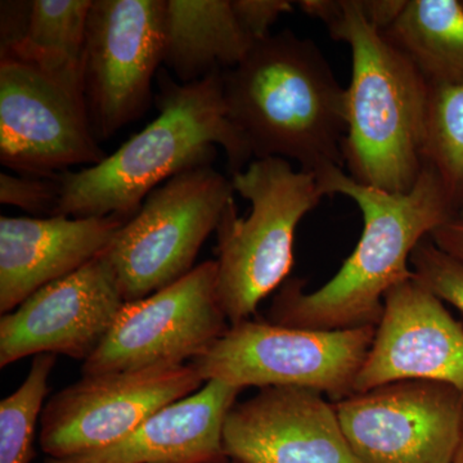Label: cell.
<instances>
[{
  "instance_id": "8",
  "label": "cell",
  "mask_w": 463,
  "mask_h": 463,
  "mask_svg": "<svg viewBox=\"0 0 463 463\" xmlns=\"http://www.w3.org/2000/svg\"><path fill=\"white\" fill-rule=\"evenodd\" d=\"M99 147L85 105L83 76L0 58V163L23 175L53 176L93 166Z\"/></svg>"
},
{
  "instance_id": "27",
  "label": "cell",
  "mask_w": 463,
  "mask_h": 463,
  "mask_svg": "<svg viewBox=\"0 0 463 463\" xmlns=\"http://www.w3.org/2000/svg\"><path fill=\"white\" fill-rule=\"evenodd\" d=\"M358 2L365 20L383 33L397 20L405 5V0H358Z\"/></svg>"
},
{
  "instance_id": "30",
  "label": "cell",
  "mask_w": 463,
  "mask_h": 463,
  "mask_svg": "<svg viewBox=\"0 0 463 463\" xmlns=\"http://www.w3.org/2000/svg\"><path fill=\"white\" fill-rule=\"evenodd\" d=\"M457 216H461V218H463V212L459 213V214Z\"/></svg>"
},
{
  "instance_id": "22",
  "label": "cell",
  "mask_w": 463,
  "mask_h": 463,
  "mask_svg": "<svg viewBox=\"0 0 463 463\" xmlns=\"http://www.w3.org/2000/svg\"><path fill=\"white\" fill-rule=\"evenodd\" d=\"M56 355L33 359L26 379L0 403V463H30L33 457L36 423L50 392Z\"/></svg>"
},
{
  "instance_id": "4",
  "label": "cell",
  "mask_w": 463,
  "mask_h": 463,
  "mask_svg": "<svg viewBox=\"0 0 463 463\" xmlns=\"http://www.w3.org/2000/svg\"><path fill=\"white\" fill-rule=\"evenodd\" d=\"M223 94L252 157L285 158L316 176L345 169L346 88L310 39L283 30L255 43L223 71Z\"/></svg>"
},
{
  "instance_id": "9",
  "label": "cell",
  "mask_w": 463,
  "mask_h": 463,
  "mask_svg": "<svg viewBox=\"0 0 463 463\" xmlns=\"http://www.w3.org/2000/svg\"><path fill=\"white\" fill-rule=\"evenodd\" d=\"M218 294V264L205 261L173 285L125 303L84 362V376L192 364L230 328Z\"/></svg>"
},
{
  "instance_id": "24",
  "label": "cell",
  "mask_w": 463,
  "mask_h": 463,
  "mask_svg": "<svg viewBox=\"0 0 463 463\" xmlns=\"http://www.w3.org/2000/svg\"><path fill=\"white\" fill-rule=\"evenodd\" d=\"M61 197L58 174L53 176L0 174V203L32 214L57 215Z\"/></svg>"
},
{
  "instance_id": "26",
  "label": "cell",
  "mask_w": 463,
  "mask_h": 463,
  "mask_svg": "<svg viewBox=\"0 0 463 463\" xmlns=\"http://www.w3.org/2000/svg\"><path fill=\"white\" fill-rule=\"evenodd\" d=\"M0 51L16 44L26 32L32 2H2Z\"/></svg>"
},
{
  "instance_id": "31",
  "label": "cell",
  "mask_w": 463,
  "mask_h": 463,
  "mask_svg": "<svg viewBox=\"0 0 463 463\" xmlns=\"http://www.w3.org/2000/svg\"><path fill=\"white\" fill-rule=\"evenodd\" d=\"M231 463H234V462H231Z\"/></svg>"
},
{
  "instance_id": "21",
  "label": "cell",
  "mask_w": 463,
  "mask_h": 463,
  "mask_svg": "<svg viewBox=\"0 0 463 463\" xmlns=\"http://www.w3.org/2000/svg\"><path fill=\"white\" fill-rule=\"evenodd\" d=\"M423 156L458 215L463 212V87H431Z\"/></svg>"
},
{
  "instance_id": "29",
  "label": "cell",
  "mask_w": 463,
  "mask_h": 463,
  "mask_svg": "<svg viewBox=\"0 0 463 463\" xmlns=\"http://www.w3.org/2000/svg\"><path fill=\"white\" fill-rule=\"evenodd\" d=\"M452 463H463V419L461 437H459L458 447H457L456 455L453 457Z\"/></svg>"
},
{
  "instance_id": "2",
  "label": "cell",
  "mask_w": 463,
  "mask_h": 463,
  "mask_svg": "<svg viewBox=\"0 0 463 463\" xmlns=\"http://www.w3.org/2000/svg\"><path fill=\"white\" fill-rule=\"evenodd\" d=\"M157 118L114 154L93 166L58 174L57 215H121L130 219L143 201L185 170L214 163L224 149L231 175L254 160L225 109L223 71L181 84L165 70L158 75Z\"/></svg>"
},
{
  "instance_id": "19",
  "label": "cell",
  "mask_w": 463,
  "mask_h": 463,
  "mask_svg": "<svg viewBox=\"0 0 463 463\" xmlns=\"http://www.w3.org/2000/svg\"><path fill=\"white\" fill-rule=\"evenodd\" d=\"M431 87H463V3L405 0L383 32Z\"/></svg>"
},
{
  "instance_id": "18",
  "label": "cell",
  "mask_w": 463,
  "mask_h": 463,
  "mask_svg": "<svg viewBox=\"0 0 463 463\" xmlns=\"http://www.w3.org/2000/svg\"><path fill=\"white\" fill-rule=\"evenodd\" d=\"M164 39V65L181 84L233 69L255 44L232 0H165Z\"/></svg>"
},
{
  "instance_id": "15",
  "label": "cell",
  "mask_w": 463,
  "mask_h": 463,
  "mask_svg": "<svg viewBox=\"0 0 463 463\" xmlns=\"http://www.w3.org/2000/svg\"><path fill=\"white\" fill-rule=\"evenodd\" d=\"M223 447L234 463H359L335 404L313 389L269 386L225 417Z\"/></svg>"
},
{
  "instance_id": "28",
  "label": "cell",
  "mask_w": 463,
  "mask_h": 463,
  "mask_svg": "<svg viewBox=\"0 0 463 463\" xmlns=\"http://www.w3.org/2000/svg\"><path fill=\"white\" fill-rule=\"evenodd\" d=\"M432 242L463 264V218L455 216L431 232Z\"/></svg>"
},
{
  "instance_id": "14",
  "label": "cell",
  "mask_w": 463,
  "mask_h": 463,
  "mask_svg": "<svg viewBox=\"0 0 463 463\" xmlns=\"http://www.w3.org/2000/svg\"><path fill=\"white\" fill-rule=\"evenodd\" d=\"M448 383L463 392V326L416 276L383 298L373 345L353 392L397 381Z\"/></svg>"
},
{
  "instance_id": "11",
  "label": "cell",
  "mask_w": 463,
  "mask_h": 463,
  "mask_svg": "<svg viewBox=\"0 0 463 463\" xmlns=\"http://www.w3.org/2000/svg\"><path fill=\"white\" fill-rule=\"evenodd\" d=\"M203 383L194 364L83 376L44 405L43 452L67 458L111 446Z\"/></svg>"
},
{
  "instance_id": "23",
  "label": "cell",
  "mask_w": 463,
  "mask_h": 463,
  "mask_svg": "<svg viewBox=\"0 0 463 463\" xmlns=\"http://www.w3.org/2000/svg\"><path fill=\"white\" fill-rule=\"evenodd\" d=\"M414 276L444 303L463 313V264L423 239L411 255Z\"/></svg>"
},
{
  "instance_id": "1",
  "label": "cell",
  "mask_w": 463,
  "mask_h": 463,
  "mask_svg": "<svg viewBox=\"0 0 463 463\" xmlns=\"http://www.w3.org/2000/svg\"><path fill=\"white\" fill-rule=\"evenodd\" d=\"M325 196L343 194L364 215V231L339 272L307 292L301 279L283 283L269 310V321L310 330H344L376 326L383 298L414 276L411 255L431 232L457 216L437 172L425 164L412 190L390 194L354 181L344 169L317 176Z\"/></svg>"
},
{
  "instance_id": "17",
  "label": "cell",
  "mask_w": 463,
  "mask_h": 463,
  "mask_svg": "<svg viewBox=\"0 0 463 463\" xmlns=\"http://www.w3.org/2000/svg\"><path fill=\"white\" fill-rule=\"evenodd\" d=\"M241 392L222 381H207L111 446L45 463H225V417Z\"/></svg>"
},
{
  "instance_id": "20",
  "label": "cell",
  "mask_w": 463,
  "mask_h": 463,
  "mask_svg": "<svg viewBox=\"0 0 463 463\" xmlns=\"http://www.w3.org/2000/svg\"><path fill=\"white\" fill-rule=\"evenodd\" d=\"M93 0H33L23 38L2 58H14L61 75L83 76L88 18Z\"/></svg>"
},
{
  "instance_id": "13",
  "label": "cell",
  "mask_w": 463,
  "mask_h": 463,
  "mask_svg": "<svg viewBox=\"0 0 463 463\" xmlns=\"http://www.w3.org/2000/svg\"><path fill=\"white\" fill-rule=\"evenodd\" d=\"M125 306L105 254L44 286L0 318V367L30 355L87 361Z\"/></svg>"
},
{
  "instance_id": "3",
  "label": "cell",
  "mask_w": 463,
  "mask_h": 463,
  "mask_svg": "<svg viewBox=\"0 0 463 463\" xmlns=\"http://www.w3.org/2000/svg\"><path fill=\"white\" fill-rule=\"evenodd\" d=\"M297 5L352 51L344 152L349 175L390 194L412 190L425 166L430 84L365 20L358 0H301Z\"/></svg>"
},
{
  "instance_id": "25",
  "label": "cell",
  "mask_w": 463,
  "mask_h": 463,
  "mask_svg": "<svg viewBox=\"0 0 463 463\" xmlns=\"http://www.w3.org/2000/svg\"><path fill=\"white\" fill-rule=\"evenodd\" d=\"M297 3L289 0H232L241 25L255 43L270 35V27L282 14H291Z\"/></svg>"
},
{
  "instance_id": "32",
  "label": "cell",
  "mask_w": 463,
  "mask_h": 463,
  "mask_svg": "<svg viewBox=\"0 0 463 463\" xmlns=\"http://www.w3.org/2000/svg\"><path fill=\"white\" fill-rule=\"evenodd\" d=\"M463 3V2H462Z\"/></svg>"
},
{
  "instance_id": "16",
  "label": "cell",
  "mask_w": 463,
  "mask_h": 463,
  "mask_svg": "<svg viewBox=\"0 0 463 463\" xmlns=\"http://www.w3.org/2000/svg\"><path fill=\"white\" fill-rule=\"evenodd\" d=\"M129 219L121 215L0 218V313L99 258Z\"/></svg>"
},
{
  "instance_id": "7",
  "label": "cell",
  "mask_w": 463,
  "mask_h": 463,
  "mask_svg": "<svg viewBox=\"0 0 463 463\" xmlns=\"http://www.w3.org/2000/svg\"><path fill=\"white\" fill-rule=\"evenodd\" d=\"M374 331L376 326L310 330L248 319L230 326L192 364L205 383L222 381L241 390L294 386L339 402L353 394Z\"/></svg>"
},
{
  "instance_id": "6",
  "label": "cell",
  "mask_w": 463,
  "mask_h": 463,
  "mask_svg": "<svg viewBox=\"0 0 463 463\" xmlns=\"http://www.w3.org/2000/svg\"><path fill=\"white\" fill-rule=\"evenodd\" d=\"M234 194L231 178L212 165L185 170L152 191L103 252L125 303L187 276Z\"/></svg>"
},
{
  "instance_id": "10",
  "label": "cell",
  "mask_w": 463,
  "mask_h": 463,
  "mask_svg": "<svg viewBox=\"0 0 463 463\" xmlns=\"http://www.w3.org/2000/svg\"><path fill=\"white\" fill-rule=\"evenodd\" d=\"M165 0H93L83 53L85 105L97 141L146 114L164 63Z\"/></svg>"
},
{
  "instance_id": "12",
  "label": "cell",
  "mask_w": 463,
  "mask_h": 463,
  "mask_svg": "<svg viewBox=\"0 0 463 463\" xmlns=\"http://www.w3.org/2000/svg\"><path fill=\"white\" fill-rule=\"evenodd\" d=\"M359 463H452L461 437L463 392L407 380L353 392L335 404Z\"/></svg>"
},
{
  "instance_id": "5",
  "label": "cell",
  "mask_w": 463,
  "mask_h": 463,
  "mask_svg": "<svg viewBox=\"0 0 463 463\" xmlns=\"http://www.w3.org/2000/svg\"><path fill=\"white\" fill-rule=\"evenodd\" d=\"M231 181L251 205L250 214L240 218L232 200L216 228L218 294L232 326L248 321L288 281L298 225L325 194L315 174L279 157L254 158Z\"/></svg>"
}]
</instances>
